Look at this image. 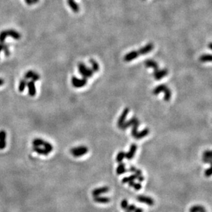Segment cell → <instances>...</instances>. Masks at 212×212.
Instances as JSON below:
<instances>
[{
	"mask_svg": "<svg viewBox=\"0 0 212 212\" xmlns=\"http://www.w3.org/2000/svg\"><path fill=\"white\" fill-rule=\"evenodd\" d=\"M154 49V45L153 43H150L147 44L145 46L141 47L137 51H132L130 52H128V54H126L124 57V60L125 62H130L133 60H134L137 57H139V56L141 55H145V54H147L148 53H149L151 51H152V50Z\"/></svg>",
	"mask_w": 212,
	"mask_h": 212,
	"instance_id": "6da1fadb",
	"label": "cell"
},
{
	"mask_svg": "<svg viewBox=\"0 0 212 212\" xmlns=\"http://www.w3.org/2000/svg\"><path fill=\"white\" fill-rule=\"evenodd\" d=\"M160 93H164V100L165 101H169L171 98L172 93L170 89L166 86L165 85H160L159 86L155 87L152 91V93L154 95H159Z\"/></svg>",
	"mask_w": 212,
	"mask_h": 212,
	"instance_id": "7a4b0ae2",
	"label": "cell"
},
{
	"mask_svg": "<svg viewBox=\"0 0 212 212\" xmlns=\"http://www.w3.org/2000/svg\"><path fill=\"white\" fill-rule=\"evenodd\" d=\"M11 36L12 38L16 40H19L21 39V34L14 30H6L0 32V43H4L6 37Z\"/></svg>",
	"mask_w": 212,
	"mask_h": 212,
	"instance_id": "3957f363",
	"label": "cell"
},
{
	"mask_svg": "<svg viewBox=\"0 0 212 212\" xmlns=\"http://www.w3.org/2000/svg\"><path fill=\"white\" fill-rule=\"evenodd\" d=\"M78 67L79 73L83 76V78L87 79V78L92 77L93 75V71L92 70V69L89 68L82 63H80Z\"/></svg>",
	"mask_w": 212,
	"mask_h": 212,
	"instance_id": "277c9868",
	"label": "cell"
},
{
	"mask_svg": "<svg viewBox=\"0 0 212 212\" xmlns=\"http://www.w3.org/2000/svg\"><path fill=\"white\" fill-rule=\"evenodd\" d=\"M32 144H33V146H39V147L43 146V147H44L45 149H46L50 153L54 149L53 146H52L51 144L40 138H36L33 139V141H32Z\"/></svg>",
	"mask_w": 212,
	"mask_h": 212,
	"instance_id": "5b68a950",
	"label": "cell"
},
{
	"mask_svg": "<svg viewBox=\"0 0 212 212\" xmlns=\"http://www.w3.org/2000/svg\"><path fill=\"white\" fill-rule=\"evenodd\" d=\"M88 150L89 149L87 146H78V147L71 148L70 150V152L74 157H79L83 156V155H85V154H87V152H88Z\"/></svg>",
	"mask_w": 212,
	"mask_h": 212,
	"instance_id": "8992f818",
	"label": "cell"
},
{
	"mask_svg": "<svg viewBox=\"0 0 212 212\" xmlns=\"http://www.w3.org/2000/svg\"><path fill=\"white\" fill-rule=\"evenodd\" d=\"M71 84L75 88H82L87 84V79L85 78L80 79L74 76L71 78Z\"/></svg>",
	"mask_w": 212,
	"mask_h": 212,
	"instance_id": "52a82bcc",
	"label": "cell"
},
{
	"mask_svg": "<svg viewBox=\"0 0 212 212\" xmlns=\"http://www.w3.org/2000/svg\"><path fill=\"white\" fill-rule=\"evenodd\" d=\"M168 74V70L167 69H157V70L154 71L153 76L155 80H159L162 79L163 78L165 77Z\"/></svg>",
	"mask_w": 212,
	"mask_h": 212,
	"instance_id": "ba28073f",
	"label": "cell"
},
{
	"mask_svg": "<svg viewBox=\"0 0 212 212\" xmlns=\"http://www.w3.org/2000/svg\"><path fill=\"white\" fill-rule=\"evenodd\" d=\"M137 200L139 201V202L142 203H145V204L150 205V206H152L154 204V201L152 199V198L148 197V196H143V195H139L137 196Z\"/></svg>",
	"mask_w": 212,
	"mask_h": 212,
	"instance_id": "9c48e42d",
	"label": "cell"
},
{
	"mask_svg": "<svg viewBox=\"0 0 212 212\" xmlns=\"http://www.w3.org/2000/svg\"><path fill=\"white\" fill-rule=\"evenodd\" d=\"M24 78L26 80L31 79L32 81L36 82V81H38V80L40 79V76H39L37 73H36V72H34L32 70H30L26 72L25 76H24Z\"/></svg>",
	"mask_w": 212,
	"mask_h": 212,
	"instance_id": "30bf717a",
	"label": "cell"
},
{
	"mask_svg": "<svg viewBox=\"0 0 212 212\" xmlns=\"http://www.w3.org/2000/svg\"><path fill=\"white\" fill-rule=\"evenodd\" d=\"M128 113H129V109L126 108L124 109V111H122V113L121 114V115H120L119 119H118V120H117L118 127L119 128L121 127V126L123 125V124L124 123V122H126V117H127Z\"/></svg>",
	"mask_w": 212,
	"mask_h": 212,
	"instance_id": "8fae6325",
	"label": "cell"
},
{
	"mask_svg": "<svg viewBox=\"0 0 212 212\" xmlns=\"http://www.w3.org/2000/svg\"><path fill=\"white\" fill-rule=\"evenodd\" d=\"M137 144H133L132 145L130 146V149H129V150H128V152L126 153V155H125L126 158L128 160H131V159L134 157L135 152H136V151H137Z\"/></svg>",
	"mask_w": 212,
	"mask_h": 212,
	"instance_id": "7c38bea8",
	"label": "cell"
},
{
	"mask_svg": "<svg viewBox=\"0 0 212 212\" xmlns=\"http://www.w3.org/2000/svg\"><path fill=\"white\" fill-rule=\"evenodd\" d=\"M6 132L5 130H0V150H4L6 146Z\"/></svg>",
	"mask_w": 212,
	"mask_h": 212,
	"instance_id": "4fadbf2b",
	"label": "cell"
},
{
	"mask_svg": "<svg viewBox=\"0 0 212 212\" xmlns=\"http://www.w3.org/2000/svg\"><path fill=\"white\" fill-rule=\"evenodd\" d=\"M109 189H109V187L106 186L98 187V188H96L93 190L92 194L93 196H98L102 194L107 193V192L109 191Z\"/></svg>",
	"mask_w": 212,
	"mask_h": 212,
	"instance_id": "5bb4252c",
	"label": "cell"
},
{
	"mask_svg": "<svg viewBox=\"0 0 212 212\" xmlns=\"http://www.w3.org/2000/svg\"><path fill=\"white\" fill-rule=\"evenodd\" d=\"M145 66L148 68H152L154 70H157V69H159V65L156 61L154 60H152V59H148V60H146L145 63Z\"/></svg>",
	"mask_w": 212,
	"mask_h": 212,
	"instance_id": "9a60e30c",
	"label": "cell"
},
{
	"mask_svg": "<svg viewBox=\"0 0 212 212\" xmlns=\"http://www.w3.org/2000/svg\"><path fill=\"white\" fill-rule=\"evenodd\" d=\"M27 87L28 88V93H29V95L30 96L35 95L36 93V91L35 85H34V82L31 80V81L27 82Z\"/></svg>",
	"mask_w": 212,
	"mask_h": 212,
	"instance_id": "2e32d148",
	"label": "cell"
},
{
	"mask_svg": "<svg viewBox=\"0 0 212 212\" xmlns=\"http://www.w3.org/2000/svg\"><path fill=\"white\" fill-rule=\"evenodd\" d=\"M93 200L95 203H102V204H106L111 201V199L108 197H104V196H94L93 198Z\"/></svg>",
	"mask_w": 212,
	"mask_h": 212,
	"instance_id": "e0dca14e",
	"label": "cell"
},
{
	"mask_svg": "<svg viewBox=\"0 0 212 212\" xmlns=\"http://www.w3.org/2000/svg\"><path fill=\"white\" fill-rule=\"evenodd\" d=\"M32 150H33V151L41 155H45V156H46V155H48L50 154V152H48L46 149L40 148L39 147V146H33Z\"/></svg>",
	"mask_w": 212,
	"mask_h": 212,
	"instance_id": "ac0fdd59",
	"label": "cell"
},
{
	"mask_svg": "<svg viewBox=\"0 0 212 212\" xmlns=\"http://www.w3.org/2000/svg\"><path fill=\"white\" fill-rule=\"evenodd\" d=\"M67 3H68L69 7L71 8L72 11L74 12H78L79 11V6L74 0H67Z\"/></svg>",
	"mask_w": 212,
	"mask_h": 212,
	"instance_id": "d6986e66",
	"label": "cell"
},
{
	"mask_svg": "<svg viewBox=\"0 0 212 212\" xmlns=\"http://www.w3.org/2000/svg\"><path fill=\"white\" fill-rule=\"evenodd\" d=\"M128 170L126 169V166L125 164L124 163H119V165H118L117 169H116V173L118 175H121V174L125 173V172H127Z\"/></svg>",
	"mask_w": 212,
	"mask_h": 212,
	"instance_id": "ffe728a7",
	"label": "cell"
},
{
	"mask_svg": "<svg viewBox=\"0 0 212 212\" xmlns=\"http://www.w3.org/2000/svg\"><path fill=\"white\" fill-rule=\"evenodd\" d=\"M149 133H150V130L148 128H144V129L143 130H141V132L137 133V134L136 135V136L135 137V138L137 139H142V138H144V137H145L146 136H147V135L149 134Z\"/></svg>",
	"mask_w": 212,
	"mask_h": 212,
	"instance_id": "44dd1931",
	"label": "cell"
},
{
	"mask_svg": "<svg viewBox=\"0 0 212 212\" xmlns=\"http://www.w3.org/2000/svg\"><path fill=\"white\" fill-rule=\"evenodd\" d=\"M139 126V122L138 119H137L132 125L133 128H132V132H131V135H132V136L134 137V138H135V137L136 136L137 133H138V131L137 130H138Z\"/></svg>",
	"mask_w": 212,
	"mask_h": 212,
	"instance_id": "7402d4cb",
	"label": "cell"
},
{
	"mask_svg": "<svg viewBox=\"0 0 212 212\" xmlns=\"http://www.w3.org/2000/svg\"><path fill=\"white\" fill-rule=\"evenodd\" d=\"M137 119V117H133V118H131V119L130 120H128V121L127 122H125L123 124V125H122L121 127H120V128L122 130H125L126 129V128H128V127H130V126H131L133 124V123H134L135 120H136Z\"/></svg>",
	"mask_w": 212,
	"mask_h": 212,
	"instance_id": "603a6c76",
	"label": "cell"
},
{
	"mask_svg": "<svg viewBox=\"0 0 212 212\" xmlns=\"http://www.w3.org/2000/svg\"><path fill=\"white\" fill-rule=\"evenodd\" d=\"M206 211V209L202 205H194L189 209V212H203Z\"/></svg>",
	"mask_w": 212,
	"mask_h": 212,
	"instance_id": "cb8c5ba5",
	"label": "cell"
},
{
	"mask_svg": "<svg viewBox=\"0 0 212 212\" xmlns=\"http://www.w3.org/2000/svg\"><path fill=\"white\" fill-rule=\"evenodd\" d=\"M199 60L202 63L211 62V54H203L199 58Z\"/></svg>",
	"mask_w": 212,
	"mask_h": 212,
	"instance_id": "d4e9b609",
	"label": "cell"
},
{
	"mask_svg": "<svg viewBox=\"0 0 212 212\" xmlns=\"http://www.w3.org/2000/svg\"><path fill=\"white\" fill-rule=\"evenodd\" d=\"M89 62L91 64V67H92V70L93 71V72H97L99 71L100 67L99 65H98V63L96 62L95 60H93V59H90V60H89Z\"/></svg>",
	"mask_w": 212,
	"mask_h": 212,
	"instance_id": "484cf974",
	"label": "cell"
},
{
	"mask_svg": "<svg viewBox=\"0 0 212 212\" xmlns=\"http://www.w3.org/2000/svg\"><path fill=\"white\" fill-rule=\"evenodd\" d=\"M26 86H27V80H26V79L24 78V79L21 80L19 85V91L20 92H23L24 89H25Z\"/></svg>",
	"mask_w": 212,
	"mask_h": 212,
	"instance_id": "4316f807",
	"label": "cell"
},
{
	"mask_svg": "<svg viewBox=\"0 0 212 212\" xmlns=\"http://www.w3.org/2000/svg\"><path fill=\"white\" fill-rule=\"evenodd\" d=\"M137 176L135 174H134L129 176L124 177V178H123V179H122V181L123 183H128L130 181H135V179H137Z\"/></svg>",
	"mask_w": 212,
	"mask_h": 212,
	"instance_id": "83f0119b",
	"label": "cell"
},
{
	"mask_svg": "<svg viewBox=\"0 0 212 212\" xmlns=\"http://www.w3.org/2000/svg\"><path fill=\"white\" fill-rule=\"evenodd\" d=\"M126 153L124 151H120L118 152V154L116 157V161L118 163H121L122 161L124 160V159L125 158Z\"/></svg>",
	"mask_w": 212,
	"mask_h": 212,
	"instance_id": "f1b7e54d",
	"label": "cell"
},
{
	"mask_svg": "<svg viewBox=\"0 0 212 212\" xmlns=\"http://www.w3.org/2000/svg\"><path fill=\"white\" fill-rule=\"evenodd\" d=\"M4 53H5L6 56H9L10 55V50H9V46H8V44H6L5 43H4L3 45V50Z\"/></svg>",
	"mask_w": 212,
	"mask_h": 212,
	"instance_id": "f546056e",
	"label": "cell"
},
{
	"mask_svg": "<svg viewBox=\"0 0 212 212\" xmlns=\"http://www.w3.org/2000/svg\"><path fill=\"white\" fill-rule=\"evenodd\" d=\"M203 157H207V158H212V152L211 150H205L203 152Z\"/></svg>",
	"mask_w": 212,
	"mask_h": 212,
	"instance_id": "4dcf8cb0",
	"label": "cell"
},
{
	"mask_svg": "<svg viewBox=\"0 0 212 212\" xmlns=\"http://www.w3.org/2000/svg\"><path fill=\"white\" fill-rule=\"evenodd\" d=\"M136 208L137 207L135 205H128L127 208L126 209V211H129V212H133Z\"/></svg>",
	"mask_w": 212,
	"mask_h": 212,
	"instance_id": "1f68e13d",
	"label": "cell"
},
{
	"mask_svg": "<svg viewBox=\"0 0 212 212\" xmlns=\"http://www.w3.org/2000/svg\"><path fill=\"white\" fill-rule=\"evenodd\" d=\"M128 205V200H127L124 199L122 201L121 207L122 208V209H125V210H126V209L127 208Z\"/></svg>",
	"mask_w": 212,
	"mask_h": 212,
	"instance_id": "d6a6232c",
	"label": "cell"
},
{
	"mask_svg": "<svg viewBox=\"0 0 212 212\" xmlns=\"http://www.w3.org/2000/svg\"><path fill=\"white\" fill-rule=\"evenodd\" d=\"M211 175V168H209L208 169L205 170V176L206 177H209Z\"/></svg>",
	"mask_w": 212,
	"mask_h": 212,
	"instance_id": "836d02e7",
	"label": "cell"
},
{
	"mask_svg": "<svg viewBox=\"0 0 212 212\" xmlns=\"http://www.w3.org/2000/svg\"><path fill=\"white\" fill-rule=\"evenodd\" d=\"M133 187H134V189L135 190H140L141 189L142 186L140 183H135Z\"/></svg>",
	"mask_w": 212,
	"mask_h": 212,
	"instance_id": "e575fe53",
	"label": "cell"
},
{
	"mask_svg": "<svg viewBox=\"0 0 212 212\" xmlns=\"http://www.w3.org/2000/svg\"><path fill=\"white\" fill-rule=\"evenodd\" d=\"M203 161L205 163H209L211 164V158H207V157H203Z\"/></svg>",
	"mask_w": 212,
	"mask_h": 212,
	"instance_id": "d590c367",
	"label": "cell"
},
{
	"mask_svg": "<svg viewBox=\"0 0 212 212\" xmlns=\"http://www.w3.org/2000/svg\"><path fill=\"white\" fill-rule=\"evenodd\" d=\"M134 174H136V175L137 176V177H138L139 176H141V175H142V172H141V170L137 169V170H136V171L135 172V173H134Z\"/></svg>",
	"mask_w": 212,
	"mask_h": 212,
	"instance_id": "8d00e7d4",
	"label": "cell"
},
{
	"mask_svg": "<svg viewBox=\"0 0 212 212\" xmlns=\"http://www.w3.org/2000/svg\"><path fill=\"white\" fill-rule=\"evenodd\" d=\"M136 170H137V168L135 167H134V166H131L129 169L127 170H128V171L130 172H133V173H135V172L136 171Z\"/></svg>",
	"mask_w": 212,
	"mask_h": 212,
	"instance_id": "74e56055",
	"label": "cell"
},
{
	"mask_svg": "<svg viewBox=\"0 0 212 212\" xmlns=\"http://www.w3.org/2000/svg\"><path fill=\"white\" fill-rule=\"evenodd\" d=\"M137 179L139 181V182H143V181H144V177L143 175H141V176H139L138 177H137Z\"/></svg>",
	"mask_w": 212,
	"mask_h": 212,
	"instance_id": "f35d334b",
	"label": "cell"
},
{
	"mask_svg": "<svg viewBox=\"0 0 212 212\" xmlns=\"http://www.w3.org/2000/svg\"><path fill=\"white\" fill-rule=\"evenodd\" d=\"M25 3L28 4V5H32V4H33V2H32V0H25Z\"/></svg>",
	"mask_w": 212,
	"mask_h": 212,
	"instance_id": "ab89813d",
	"label": "cell"
},
{
	"mask_svg": "<svg viewBox=\"0 0 212 212\" xmlns=\"http://www.w3.org/2000/svg\"><path fill=\"white\" fill-rule=\"evenodd\" d=\"M128 183V185H129V187H133V185H134L135 183V181H130Z\"/></svg>",
	"mask_w": 212,
	"mask_h": 212,
	"instance_id": "60d3db41",
	"label": "cell"
},
{
	"mask_svg": "<svg viewBox=\"0 0 212 212\" xmlns=\"http://www.w3.org/2000/svg\"><path fill=\"white\" fill-rule=\"evenodd\" d=\"M133 212H143V209L141 208H136Z\"/></svg>",
	"mask_w": 212,
	"mask_h": 212,
	"instance_id": "b9f144b4",
	"label": "cell"
},
{
	"mask_svg": "<svg viewBox=\"0 0 212 212\" xmlns=\"http://www.w3.org/2000/svg\"><path fill=\"white\" fill-rule=\"evenodd\" d=\"M4 84V80L3 79H1V78H0V86H1V85H3Z\"/></svg>",
	"mask_w": 212,
	"mask_h": 212,
	"instance_id": "7bdbcfd3",
	"label": "cell"
},
{
	"mask_svg": "<svg viewBox=\"0 0 212 212\" xmlns=\"http://www.w3.org/2000/svg\"><path fill=\"white\" fill-rule=\"evenodd\" d=\"M4 43H0V53H1V52L2 51V50H3V45Z\"/></svg>",
	"mask_w": 212,
	"mask_h": 212,
	"instance_id": "ee69618b",
	"label": "cell"
},
{
	"mask_svg": "<svg viewBox=\"0 0 212 212\" xmlns=\"http://www.w3.org/2000/svg\"><path fill=\"white\" fill-rule=\"evenodd\" d=\"M209 48L210 50H212V43H209Z\"/></svg>",
	"mask_w": 212,
	"mask_h": 212,
	"instance_id": "f6af8a7d",
	"label": "cell"
},
{
	"mask_svg": "<svg viewBox=\"0 0 212 212\" xmlns=\"http://www.w3.org/2000/svg\"><path fill=\"white\" fill-rule=\"evenodd\" d=\"M39 0H32V2L33 3H37V2H39Z\"/></svg>",
	"mask_w": 212,
	"mask_h": 212,
	"instance_id": "bcb514c9",
	"label": "cell"
},
{
	"mask_svg": "<svg viewBox=\"0 0 212 212\" xmlns=\"http://www.w3.org/2000/svg\"><path fill=\"white\" fill-rule=\"evenodd\" d=\"M126 212H129V211H126Z\"/></svg>",
	"mask_w": 212,
	"mask_h": 212,
	"instance_id": "7dc6e473",
	"label": "cell"
},
{
	"mask_svg": "<svg viewBox=\"0 0 212 212\" xmlns=\"http://www.w3.org/2000/svg\"><path fill=\"white\" fill-rule=\"evenodd\" d=\"M203 212H206V211H203Z\"/></svg>",
	"mask_w": 212,
	"mask_h": 212,
	"instance_id": "c3c4849f",
	"label": "cell"
}]
</instances>
